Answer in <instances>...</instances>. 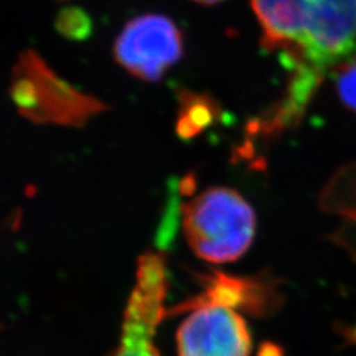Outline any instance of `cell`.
Here are the masks:
<instances>
[{
  "label": "cell",
  "instance_id": "7a4b0ae2",
  "mask_svg": "<svg viewBox=\"0 0 356 356\" xmlns=\"http://www.w3.org/2000/svg\"><path fill=\"white\" fill-rule=\"evenodd\" d=\"M10 95L17 111L38 124L83 127L107 110L101 99L57 74L35 49L20 53L13 64Z\"/></svg>",
  "mask_w": 356,
  "mask_h": 356
},
{
  "label": "cell",
  "instance_id": "6da1fadb",
  "mask_svg": "<svg viewBox=\"0 0 356 356\" xmlns=\"http://www.w3.org/2000/svg\"><path fill=\"white\" fill-rule=\"evenodd\" d=\"M261 45L289 79L318 88L356 60V0H251Z\"/></svg>",
  "mask_w": 356,
  "mask_h": 356
},
{
  "label": "cell",
  "instance_id": "3957f363",
  "mask_svg": "<svg viewBox=\"0 0 356 356\" xmlns=\"http://www.w3.org/2000/svg\"><path fill=\"white\" fill-rule=\"evenodd\" d=\"M182 229L193 251L209 263L239 259L252 244L254 209L238 191L211 188L182 209Z\"/></svg>",
  "mask_w": 356,
  "mask_h": 356
},
{
  "label": "cell",
  "instance_id": "5b68a950",
  "mask_svg": "<svg viewBox=\"0 0 356 356\" xmlns=\"http://www.w3.org/2000/svg\"><path fill=\"white\" fill-rule=\"evenodd\" d=\"M177 331L178 356H250L251 335L245 321L229 306L191 302Z\"/></svg>",
  "mask_w": 356,
  "mask_h": 356
},
{
  "label": "cell",
  "instance_id": "ba28073f",
  "mask_svg": "<svg viewBox=\"0 0 356 356\" xmlns=\"http://www.w3.org/2000/svg\"><path fill=\"white\" fill-rule=\"evenodd\" d=\"M56 31L70 41H85L92 33L89 13L79 7H66L56 17Z\"/></svg>",
  "mask_w": 356,
  "mask_h": 356
},
{
  "label": "cell",
  "instance_id": "8992f818",
  "mask_svg": "<svg viewBox=\"0 0 356 356\" xmlns=\"http://www.w3.org/2000/svg\"><path fill=\"white\" fill-rule=\"evenodd\" d=\"M163 317L164 310L160 306L140 298L129 300L114 356H160L154 335Z\"/></svg>",
  "mask_w": 356,
  "mask_h": 356
},
{
  "label": "cell",
  "instance_id": "9c48e42d",
  "mask_svg": "<svg viewBox=\"0 0 356 356\" xmlns=\"http://www.w3.org/2000/svg\"><path fill=\"white\" fill-rule=\"evenodd\" d=\"M337 74V89L341 101L356 114V60Z\"/></svg>",
  "mask_w": 356,
  "mask_h": 356
},
{
  "label": "cell",
  "instance_id": "277c9868",
  "mask_svg": "<svg viewBox=\"0 0 356 356\" xmlns=\"http://www.w3.org/2000/svg\"><path fill=\"white\" fill-rule=\"evenodd\" d=\"M184 51V32L163 13H143L131 19L113 47L116 64L147 83L161 81L181 61Z\"/></svg>",
  "mask_w": 356,
  "mask_h": 356
},
{
  "label": "cell",
  "instance_id": "30bf717a",
  "mask_svg": "<svg viewBox=\"0 0 356 356\" xmlns=\"http://www.w3.org/2000/svg\"><path fill=\"white\" fill-rule=\"evenodd\" d=\"M191 1H195V3H200V4H204V6H214V4H218V3H220V1H223V0H191Z\"/></svg>",
  "mask_w": 356,
  "mask_h": 356
},
{
  "label": "cell",
  "instance_id": "52a82bcc",
  "mask_svg": "<svg viewBox=\"0 0 356 356\" xmlns=\"http://www.w3.org/2000/svg\"><path fill=\"white\" fill-rule=\"evenodd\" d=\"M177 131L184 138H191L207 127L216 114L214 101L202 94L181 91Z\"/></svg>",
  "mask_w": 356,
  "mask_h": 356
}]
</instances>
